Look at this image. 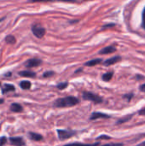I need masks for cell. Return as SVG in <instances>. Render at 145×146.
<instances>
[{
    "mask_svg": "<svg viewBox=\"0 0 145 146\" xmlns=\"http://www.w3.org/2000/svg\"><path fill=\"white\" fill-rule=\"evenodd\" d=\"M79 103V100L73 96H67L65 98H61L54 102V107L56 108H67L73 107Z\"/></svg>",
    "mask_w": 145,
    "mask_h": 146,
    "instance_id": "1",
    "label": "cell"
},
{
    "mask_svg": "<svg viewBox=\"0 0 145 146\" xmlns=\"http://www.w3.org/2000/svg\"><path fill=\"white\" fill-rule=\"evenodd\" d=\"M82 98L85 100L91 101V102H93L95 104H101L103 102V99L100 96H98L95 93L90 92H84L82 93Z\"/></svg>",
    "mask_w": 145,
    "mask_h": 146,
    "instance_id": "2",
    "label": "cell"
},
{
    "mask_svg": "<svg viewBox=\"0 0 145 146\" xmlns=\"http://www.w3.org/2000/svg\"><path fill=\"white\" fill-rule=\"evenodd\" d=\"M57 134H58V138L60 140L63 141L66 139H68L70 138H72L73 136H74L76 134V132L72 131V130H63V129H57Z\"/></svg>",
    "mask_w": 145,
    "mask_h": 146,
    "instance_id": "3",
    "label": "cell"
},
{
    "mask_svg": "<svg viewBox=\"0 0 145 146\" xmlns=\"http://www.w3.org/2000/svg\"><path fill=\"white\" fill-rule=\"evenodd\" d=\"M32 32L38 38H42L45 34V28L40 24H34L32 26Z\"/></svg>",
    "mask_w": 145,
    "mask_h": 146,
    "instance_id": "4",
    "label": "cell"
},
{
    "mask_svg": "<svg viewBox=\"0 0 145 146\" xmlns=\"http://www.w3.org/2000/svg\"><path fill=\"white\" fill-rule=\"evenodd\" d=\"M41 63H42V61L40 59L32 58V59L27 60L24 65L26 68H34V67H38Z\"/></svg>",
    "mask_w": 145,
    "mask_h": 146,
    "instance_id": "5",
    "label": "cell"
},
{
    "mask_svg": "<svg viewBox=\"0 0 145 146\" xmlns=\"http://www.w3.org/2000/svg\"><path fill=\"white\" fill-rule=\"evenodd\" d=\"M121 61V56H113L111 58H109L106 61H104L103 62V65L106 66V67H109V66L114 65V64H115V63H117V62H119Z\"/></svg>",
    "mask_w": 145,
    "mask_h": 146,
    "instance_id": "6",
    "label": "cell"
},
{
    "mask_svg": "<svg viewBox=\"0 0 145 146\" xmlns=\"http://www.w3.org/2000/svg\"><path fill=\"white\" fill-rule=\"evenodd\" d=\"M9 142L12 145L15 146H24L25 145V141L21 137H11L9 139Z\"/></svg>",
    "mask_w": 145,
    "mask_h": 146,
    "instance_id": "7",
    "label": "cell"
},
{
    "mask_svg": "<svg viewBox=\"0 0 145 146\" xmlns=\"http://www.w3.org/2000/svg\"><path fill=\"white\" fill-rule=\"evenodd\" d=\"M111 116L109 115H106V114H103V113H101V112H94L91 114V117H90V120L91 121H93V120H97V119H100V118H103V119H109L110 118Z\"/></svg>",
    "mask_w": 145,
    "mask_h": 146,
    "instance_id": "8",
    "label": "cell"
},
{
    "mask_svg": "<svg viewBox=\"0 0 145 146\" xmlns=\"http://www.w3.org/2000/svg\"><path fill=\"white\" fill-rule=\"evenodd\" d=\"M116 51V48L115 46H107L103 48L100 51L99 54L100 55H108V54H111Z\"/></svg>",
    "mask_w": 145,
    "mask_h": 146,
    "instance_id": "9",
    "label": "cell"
},
{
    "mask_svg": "<svg viewBox=\"0 0 145 146\" xmlns=\"http://www.w3.org/2000/svg\"><path fill=\"white\" fill-rule=\"evenodd\" d=\"M19 75L21 76V77L34 78V77H36V73L35 72H32V71H29V70H24V71L19 72Z\"/></svg>",
    "mask_w": 145,
    "mask_h": 146,
    "instance_id": "10",
    "label": "cell"
},
{
    "mask_svg": "<svg viewBox=\"0 0 145 146\" xmlns=\"http://www.w3.org/2000/svg\"><path fill=\"white\" fill-rule=\"evenodd\" d=\"M15 86L13 85H10V84H5L2 87V92H3V94H5L7 92H15Z\"/></svg>",
    "mask_w": 145,
    "mask_h": 146,
    "instance_id": "11",
    "label": "cell"
},
{
    "mask_svg": "<svg viewBox=\"0 0 145 146\" xmlns=\"http://www.w3.org/2000/svg\"><path fill=\"white\" fill-rule=\"evenodd\" d=\"M10 110L12 112H15V113H19V112H21L23 110V109H22V106L21 104H16V103H13L10 105Z\"/></svg>",
    "mask_w": 145,
    "mask_h": 146,
    "instance_id": "12",
    "label": "cell"
},
{
    "mask_svg": "<svg viewBox=\"0 0 145 146\" xmlns=\"http://www.w3.org/2000/svg\"><path fill=\"white\" fill-rule=\"evenodd\" d=\"M102 62H103V60L101 58H97V59H93V60L86 62L85 63V65L88 66V67H92V66H95V65H97V64L101 63Z\"/></svg>",
    "mask_w": 145,
    "mask_h": 146,
    "instance_id": "13",
    "label": "cell"
},
{
    "mask_svg": "<svg viewBox=\"0 0 145 146\" xmlns=\"http://www.w3.org/2000/svg\"><path fill=\"white\" fill-rule=\"evenodd\" d=\"M63 146H100V143L95 144H83V143H71Z\"/></svg>",
    "mask_w": 145,
    "mask_h": 146,
    "instance_id": "14",
    "label": "cell"
},
{
    "mask_svg": "<svg viewBox=\"0 0 145 146\" xmlns=\"http://www.w3.org/2000/svg\"><path fill=\"white\" fill-rule=\"evenodd\" d=\"M29 138L33 141H40L43 139L42 135L38 133H29Z\"/></svg>",
    "mask_w": 145,
    "mask_h": 146,
    "instance_id": "15",
    "label": "cell"
},
{
    "mask_svg": "<svg viewBox=\"0 0 145 146\" xmlns=\"http://www.w3.org/2000/svg\"><path fill=\"white\" fill-rule=\"evenodd\" d=\"M20 86H21V88H22L23 90H28V89L31 88L32 84H31V82L28 81V80H23V81H21V82L20 83Z\"/></svg>",
    "mask_w": 145,
    "mask_h": 146,
    "instance_id": "16",
    "label": "cell"
},
{
    "mask_svg": "<svg viewBox=\"0 0 145 146\" xmlns=\"http://www.w3.org/2000/svg\"><path fill=\"white\" fill-rule=\"evenodd\" d=\"M113 75H114V73H113V72H108V73H105V74L103 75L102 79H103V81L109 82V81H110L111 79L113 78Z\"/></svg>",
    "mask_w": 145,
    "mask_h": 146,
    "instance_id": "17",
    "label": "cell"
},
{
    "mask_svg": "<svg viewBox=\"0 0 145 146\" xmlns=\"http://www.w3.org/2000/svg\"><path fill=\"white\" fill-rule=\"evenodd\" d=\"M132 115H131L125 116L124 118L118 120V121H117V122H116V124H117V125H119V124H122V123H125V122H126V121H129L132 119Z\"/></svg>",
    "mask_w": 145,
    "mask_h": 146,
    "instance_id": "18",
    "label": "cell"
},
{
    "mask_svg": "<svg viewBox=\"0 0 145 146\" xmlns=\"http://www.w3.org/2000/svg\"><path fill=\"white\" fill-rule=\"evenodd\" d=\"M5 41H6V43H8L9 44H13L15 43V38L13 35H8L5 38Z\"/></svg>",
    "mask_w": 145,
    "mask_h": 146,
    "instance_id": "19",
    "label": "cell"
},
{
    "mask_svg": "<svg viewBox=\"0 0 145 146\" xmlns=\"http://www.w3.org/2000/svg\"><path fill=\"white\" fill-rule=\"evenodd\" d=\"M68 86V82H62V83L58 84V85L56 86V87H57L59 90H63V89H65Z\"/></svg>",
    "mask_w": 145,
    "mask_h": 146,
    "instance_id": "20",
    "label": "cell"
},
{
    "mask_svg": "<svg viewBox=\"0 0 145 146\" xmlns=\"http://www.w3.org/2000/svg\"><path fill=\"white\" fill-rule=\"evenodd\" d=\"M54 74H55V73H54L53 71H47V72L44 73L43 77H44V78H48V77H51V76H53Z\"/></svg>",
    "mask_w": 145,
    "mask_h": 146,
    "instance_id": "21",
    "label": "cell"
},
{
    "mask_svg": "<svg viewBox=\"0 0 145 146\" xmlns=\"http://www.w3.org/2000/svg\"><path fill=\"white\" fill-rule=\"evenodd\" d=\"M133 98V94L132 93H130V94H126V95H124L123 96V98L124 99H126L127 102H130L131 101V99Z\"/></svg>",
    "mask_w": 145,
    "mask_h": 146,
    "instance_id": "22",
    "label": "cell"
},
{
    "mask_svg": "<svg viewBox=\"0 0 145 146\" xmlns=\"http://www.w3.org/2000/svg\"><path fill=\"white\" fill-rule=\"evenodd\" d=\"M142 27L145 30V7L144 8L143 14H142Z\"/></svg>",
    "mask_w": 145,
    "mask_h": 146,
    "instance_id": "23",
    "label": "cell"
},
{
    "mask_svg": "<svg viewBox=\"0 0 145 146\" xmlns=\"http://www.w3.org/2000/svg\"><path fill=\"white\" fill-rule=\"evenodd\" d=\"M7 142V138L6 137H1L0 138V146H3Z\"/></svg>",
    "mask_w": 145,
    "mask_h": 146,
    "instance_id": "24",
    "label": "cell"
},
{
    "mask_svg": "<svg viewBox=\"0 0 145 146\" xmlns=\"http://www.w3.org/2000/svg\"><path fill=\"white\" fill-rule=\"evenodd\" d=\"M101 146H124V144H122V143H112V144H107V145Z\"/></svg>",
    "mask_w": 145,
    "mask_h": 146,
    "instance_id": "25",
    "label": "cell"
},
{
    "mask_svg": "<svg viewBox=\"0 0 145 146\" xmlns=\"http://www.w3.org/2000/svg\"><path fill=\"white\" fill-rule=\"evenodd\" d=\"M111 139V137L106 136V135H101V136H99L97 138V139Z\"/></svg>",
    "mask_w": 145,
    "mask_h": 146,
    "instance_id": "26",
    "label": "cell"
},
{
    "mask_svg": "<svg viewBox=\"0 0 145 146\" xmlns=\"http://www.w3.org/2000/svg\"><path fill=\"white\" fill-rule=\"evenodd\" d=\"M138 115H142V116H145V107L138 111Z\"/></svg>",
    "mask_w": 145,
    "mask_h": 146,
    "instance_id": "27",
    "label": "cell"
},
{
    "mask_svg": "<svg viewBox=\"0 0 145 146\" xmlns=\"http://www.w3.org/2000/svg\"><path fill=\"white\" fill-rule=\"evenodd\" d=\"M139 90H140L142 92H145V83L144 84H142V85L139 86Z\"/></svg>",
    "mask_w": 145,
    "mask_h": 146,
    "instance_id": "28",
    "label": "cell"
},
{
    "mask_svg": "<svg viewBox=\"0 0 145 146\" xmlns=\"http://www.w3.org/2000/svg\"><path fill=\"white\" fill-rule=\"evenodd\" d=\"M144 78V76H141L140 74L136 75V80H143Z\"/></svg>",
    "mask_w": 145,
    "mask_h": 146,
    "instance_id": "29",
    "label": "cell"
},
{
    "mask_svg": "<svg viewBox=\"0 0 145 146\" xmlns=\"http://www.w3.org/2000/svg\"><path fill=\"white\" fill-rule=\"evenodd\" d=\"M136 146H145V141H144V142H142L141 144H138V145Z\"/></svg>",
    "mask_w": 145,
    "mask_h": 146,
    "instance_id": "30",
    "label": "cell"
},
{
    "mask_svg": "<svg viewBox=\"0 0 145 146\" xmlns=\"http://www.w3.org/2000/svg\"><path fill=\"white\" fill-rule=\"evenodd\" d=\"M82 70H83V68H79V70H76V71H75V74H78V73H79V72H81Z\"/></svg>",
    "mask_w": 145,
    "mask_h": 146,
    "instance_id": "31",
    "label": "cell"
},
{
    "mask_svg": "<svg viewBox=\"0 0 145 146\" xmlns=\"http://www.w3.org/2000/svg\"><path fill=\"white\" fill-rule=\"evenodd\" d=\"M3 102H4V100H3V98H0V104H3Z\"/></svg>",
    "mask_w": 145,
    "mask_h": 146,
    "instance_id": "32",
    "label": "cell"
},
{
    "mask_svg": "<svg viewBox=\"0 0 145 146\" xmlns=\"http://www.w3.org/2000/svg\"><path fill=\"white\" fill-rule=\"evenodd\" d=\"M10 74H10V73H9V74H5V76H10Z\"/></svg>",
    "mask_w": 145,
    "mask_h": 146,
    "instance_id": "33",
    "label": "cell"
},
{
    "mask_svg": "<svg viewBox=\"0 0 145 146\" xmlns=\"http://www.w3.org/2000/svg\"><path fill=\"white\" fill-rule=\"evenodd\" d=\"M3 21V19H1V20H0V21Z\"/></svg>",
    "mask_w": 145,
    "mask_h": 146,
    "instance_id": "34",
    "label": "cell"
},
{
    "mask_svg": "<svg viewBox=\"0 0 145 146\" xmlns=\"http://www.w3.org/2000/svg\"><path fill=\"white\" fill-rule=\"evenodd\" d=\"M0 87H1V82H0Z\"/></svg>",
    "mask_w": 145,
    "mask_h": 146,
    "instance_id": "35",
    "label": "cell"
},
{
    "mask_svg": "<svg viewBox=\"0 0 145 146\" xmlns=\"http://www.w3.org/2000/svg\"><path fill=\"white\" fill-rule=\"evenodd\" d=\"M0 127H1V126H0Z\"/></svg>",
    "mask_w": 145,
    "mask_h": 146,
    "instance_id": "36",
    "label": "cell"
}]
</instances>
